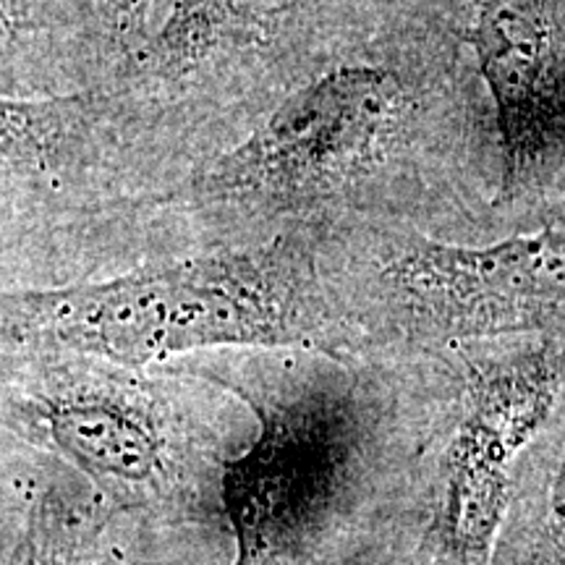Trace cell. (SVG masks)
Returning a JSON list of instances; mask_svg holds the SVG:
<instances>
[{"mask_svg":"<svg viewBox=\"0 0 565 565\" xmlns=\"http://www.w3.org/2000/svg\"><path fill=\"white\" fill-rule=\"evenodd\" d=\"M328 315L291 236L110 280L0 291L3 356H89L145 370L204 349L320 345Z\"/></svg>","mask_w":565,"mask_h":565,"instance_id":"1","label":"cell"},{"mask_svg":"<svg viewBox=\"0 0 565 565\" xmlns=\"http://www.w3.org/2000/svg\"><path fill=\"white\" fill-rule=\"evenodd\" d=\"M0 427L66 461L118 513L196 524L221 513L225 458L171 393L89 356H3Z\"/></svg>","mask_w":565,"mask_h":565,"instance_id":"2","label":"cell"},{"mask_svg":"<svg viewBox=\"0 0 565 565\" xmlns=\"http://www.w3.org/2000/svg\"><path fill=\"white\" fill-rule=\"evenodd\" d=\"M207 377L257 419V433L225 458L221 475V515L236 542L231 565H328L353 458L343 398L291 372Z\"/></svg>","mask_w":565,"mask_h":565,"instance_id":"3","label":"cell"},{"mask_svg":"<svg viewBox=\"0 0 565 565\" xmlns=\"http://www.w3.org/2000/svg\"><path fill=\"white\" fill-rule=\"evenodd\" d=\"M387 71L343 66L288 95L249 137L212 158L166 204L291 202L349 179L377 158L398 124Z\"/></svg>","mask_w":565,"mask_h":565,"instance_id":"4","label":"cell"},{"mask_svg":"<svg viewBox=\"0 0 565 565\" xmlns=\"http://www.w3.org/2000/svg\"><path fill=\"white\" fill-rule=\"evenodd\" d=\"M547 395L545 366L479 377L429 498L416 565H487L503 515L508 466Z\"/></svg>","mask_w":565,"mask_h":565,"instance_id":"5","label":"cell"},{"mask_svg":"<svg viewBox=\"0 0 565 565\" xmlns=\"http://www.w3.org/2000/svg\"><path fill=\"white\" fill-rule=\"evenodd\" d=\"M479 68L498 108L505 175L511 189L540 137L550 63V26L540 0H484L471 30Z\"/></svg>","mask_w":565,"mask_h":565,"instance_id":"6","label":"cell"},{"mask_svg":"<svg viewBox=\"0 0 565 565\" xmlns=\"http://www.w3.org/2000/svg\"><path fill=\"white\" fill-rule=\"evenodd\" d=\"M309 0H171L166 19L129 51L139 71L168 76L210 55L257 45L286 30Z\"/></svg>","mask_w":565,"mask_h":565,"instance_id":"7","label":"cell"},{"mask_svg":"<svg viewBox=\"0 0 565 565\" xmlns=\"http://www.w3.org/2000/svg\"><path fill=\"white\" fill-rule=\"evenodd\" d=\"M110 508L95 492L51 482L34 494L3 565H97Z\"/></svg>","mask_w":565,"mask_h":565,"instance_id":"8","label":"cell"},{"mask_svg":"<svg viewBox=\"0 0 565 565\" xmlns=\"http://www.w3.org/2000/svg\"><path fill=\"white\" fill-rule=\"evenodd\" d=\"M89 118L87 95L0 97V183L38 181L58 171Z\"/></svg>","mask_w":565,"mask_h":565,"instance_id":"9","label":"cell"},{"mask_svg":"<svg viewBox=\"0 0 565 565\" xmlns=\"http://www.w3.org/2000/svg\"><path fill=\"white\" fill-rule=\"evenodd\" d=\"M97 6L113 38L121 40L126 51H134L152 30L158 0H97Z\"/></svg>","mask_w":565,"mask_h":565,"instance_id":"10","label":"cell"},{"mask_svg":"<svg viewBox=\"0 0 565 565\" xmlns=\"http://www.w3.org/2000/svg\"><path fill=\"white\" fill-rule=\"evenodd\" d=\"M40 26V0H0V55L17 51Z\"/></svg>","mask_w":565,"mask_h":565,"instance_id":"11","label":"cell"}]
</instances>
